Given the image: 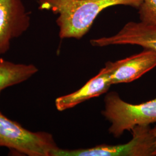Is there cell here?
<instances>
[{
	"instance_id": "cell-5",
	"label": "cell",
	"mask_w": 156,
	"mask_h": 156,
	"mask_svg": "<svg viewBox=\"0 0 156 156\" xmlns=\"http://www.w3.org/2000/svg\"><path fill=\"white\" fill-rule=\"evenodd\" d=\"M30 24L22 0H0V56L9 50L12 40L20 37Z\"/></svg>"
},
{
	"instance_id": "cell-10",
	"label": "cell",
	"mask_w": 156,
	"mask_h": 156,
	"mask_svg": "<svg viewBox=\"0 0 156 156\" xmlns=\"http://www.w3.org/2000/svg\"><path fill=\"white\" fill-rule=\"evenodd\" d=\"M138 9L140 22L156 25V0H143Z\"/></svg>"
},
{
	"instance_id": "cell-6",
	"label": "cell",
	"mask_w": 156,
	"mask_h": 156,
	"mask_svg": "<svg viewBox=\"0 0 156 156\" xmlns=\"http://www.w3.org/2000/svg\"><path fill=\"white\" fill-rule=\"evenodd\" d=\"M93 46L105 47L109 45H138L144 49L156 52V25L130 22L116 34L108 37L90 40Z\"/></svg>"
},
{
	"instance_id": "cell-2",
	"label": "cell",
	"mask_w": 156,
	"mask_h": 156,
	"mask_svg": "<svg viewBox=\"0 0 156 156\" xmlns=\"http://www.w3.org/2000/svg\"><path fill=\"white\" fill-rule=\"evenodd\" d=\"M104 102L102 114L111 123L109 132L115 138L126 131H131L136 126L156 123V98L134 105L124 101L117 93L112 91L106 95Z\"/></svg>"
},
{
	"instance_id": "cell-7",
	"label": "cell",
	"mask_w": 156,
	"mask_h": 156,
	"mask_svg": "<svg viewBox=\"0 0 156 156\" xmlns=\"http://www.w3.org/2000/svg\"><path fill=\"white\" fill-rule=\"evenodd\" d=\"M105 66L110 69L112 85L129 83L156 67V52L145 49L140 53L124 59L107 62Z\"/></svg>"
},
{
	"instance_id": "cell-9",
	"label": "cell",
	"mask_w": 156,
	"mask_h": 156,
	"mask_svg": "<svg viewBox=\"0 0 156 156\" xmlns=\"http://www.w3.org/2000/svg\"><path fill=\"white\" fill-rule=\"evenodd\" d=\"M38 71L33 64H17L0 58V95L6 89L27 81Z\"/></svg>"
},
{
	"instance_id": "cell-4",
	"label": "cell",
	"mask_w": 156,
	"mask_h": 156,
	"mask_svg": "<svg viewBox=\"0 0 156 156\" xmlns=\"http://www.w3.org/2000/svg\"><path fill=\"white\" fill-rule=\"evenodd\" d=\"M131 132L132 139L125 144H102L77 149L58 148L52 156H154L155 138L150 126H136Z\"/></svg>"
},
{
	"instance_id": "cell-8",
	"label": "cell",
	"mask_w": 156,
	"mask_h": 156,
	"mask_svg": "<svg viewBox=\"0 0 156 156\" xmlns=\"http://www.w3.org/2000/svg\"><path fill=\"white\" fill-rule=\"evenodd\" d=\"M111 85L110 69L105 66L97 75L90 79L81 88L72 93L57 98L56 109L60 112L71 109L86 101L106 93Z\"/></svg>"
},
{
	"instance_id": "cell-11",
	"label": "cell",
	"mask_w": 156,
	"mask_h": 156,
	"mask_svg": "<svg viewBox=\"0 0 156 156\" xmlns=\"http://www.w3.org/2000/svg\"><path fill=\"white\" fill-rule=\"evenodd\" d=\"M152 131L153 134L155 138V150H154V156H156V127L154 128H152Z\"/></svg>"
},
{
	"instance_id": "cell-3",
	"label": "cell",
	"mask_w": 156,
	"mask_h": 156,
	"mask_svg": "<svg viewBox=\"0 0 156 156\" xmlns=\"http://www.w3.org/2000/svg\"><path fill=\"white\" fill-rule=\"evenodd\" d=\"M0 147L28 156H52L59 148L51 134L45 131H31L1 111Z\"/></svg>"
},
{
	"instance_id": "cell-1",
	"label": "cell",
	"mask_w": 156,
	"mask_h": 156,
	"mask_svg": "<svg viewBox=\"0 0 156 156\" xmlns=\"http://www.w3.org/2000/svg\"><path fill=\"white\" fill-rule=\"evenodd\" d=\"M143 0H39V9L58 14L56 20L62 39H81L101 12L111 6L139 8Z\"/></svg>"
}]
</instances>
